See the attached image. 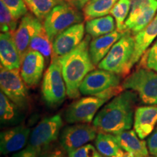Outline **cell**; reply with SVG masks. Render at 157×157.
I'll return each instance as SVG.
<instances>
[{"mask_svg": "<svg viewBox=\"0 0 157 157\" xmlns=\"http://www.w3.org/2000/svg\"><path fill=\"white\" fill-rule=\"evenodd\" d=\"M36 151L34 148L29 146L26 148L22 149V150L19 151L15 153L12 156V157H37Z\"/></svg>", "mask_w": 157, "mask_h": 157, "instance_id": "cell-36", "label": "cell"}, {"mask_svg": "<svg viewBox=\"0 0 157 157\" xmlns=\"http://www.w3.org/2000/svg\"><path fill=\"white\" fill-rule=\"evenodd\" d=\"M156 3L157 0H132L130 11L124 23L125 30H128L130 25L143 11Z\"/></svg>", "mask_w": 157, "mask_h": 157, "instance_id": "cell-29", "label": "cell"}, {"mask_svg": "<svg viewBox=\"0 0 157 157\" xmlns=\"http://www.w3.org/2000/svg\"><path fill=\"white\" fill-rule=\"evenodd\" d=\"M68 157H103L91 144H85L68 153Z\"/></svg>", "mask_w": 157, "mask_h": 157, "instance_id": "cell-33", "label": "cell"}, {"mask_svg": "<svg viewBox=\"0 0 157 157\" xmlns=\"http://www.w3.org/2000/svg\"><path fill=\"white\" fill-rule=\"evenodd\" d=\"M61 2H73L74 0H60Z\"/></svg>", "mask_w": 157, "mask_h": 157, "instance_id": "cell-38", "label": "cell"}, {"mask_svg": "<svg viewBox=\"0 0 157 157\" xmlns=\"http://www.w3.org/2000/svg\"><path fill=\"white\" fill-rule=\"evenodd\" d=\"M42 95L49 107H58L66 99L67 90L58 58H51L42 80Z\"/></svg>", "mask_w": 157, "mask_h": 157, "instance_id": "cell-5", "label": "cell"}, {"mask_svg": "<svg viewBox=\"0 0 157 157\" xmlns=\"http://www.w3.org/2000/svg\"><path fill=\"white\" fill-rule=\"evenodd\" d=\"M124 90H132L142 103L157 105V72L140 67L127 76L121 84Z\"/></svg>", "mask_w": 157, "mask_h": 157, "instance_id": "cell-6", "label": "cell"}, {"mask_svg": "<svg viewBox=\"0 0 157 157\" xmlns=\"http://www.w3.org/2000/svg\"><path fill=\"white\" fill-rule=\"evenodd\" d=\"M116 21L111 15L96 17L86 22L85 31L90 36L96 37L103 36L115 30Z\"/></svg>", "mask_w": 157, "mask_h": 157, "instance_id": "cell-23", "label": "cell"}, {"mask_svg": "<svg viewBox=\"0 0 157 157\" xmlns=\"http://www.w3.org/2000/svg\"><path fill=\"white\" fill-rule=\"evenodd\" d=\"M18 24V20L13 16L7 6L2 1H0V27L2 32H10L13 34Z\"/></svg>", "mask_w": 157, "mask_h": 157, "instance_id": "cell-30", "label": "cell"}, {"mask_svg": "<svg viewBox=\"0 0 157 157\" xmlns=\"http://www.w3.org/2000/svg\"><path fill=\"white\" fill-rule=\"evenodd\" d=\"M119 146L132 157L148 156L147 143L140 139L135 130H126L115 135Z\"/></svg>", "mask_w": 157, "mask_h": 157, "instance_id": "cell-19", "label": "cell"}, {"mask_svg": "<svg viewBox=\"0 0 157 157\" xmlns=\"http://www.w3.org/2000/svg\"><path fill=\"white\" fill-rule=\"evenodd\" d=\"M21 109L1 91L0 120L3 126H15L22 121Z\"/></svg>", "mask_w": 157, "mask_h": 157, "instance_id": "cell-22", "label": "cell"}, {"mask_svg": "<svg viewBox=\"0 0 157 157\" xmlns=\"http://www.w3.org/2000/svg\"><path fill=\"white\" fill-rule=\"evenodd\" d=\"M121 76L104 69L90 71L80 85V93L84 95L97 96L111 88L120 86Z\"/></svg>", "mask_w": 157, "mask_h": 157, "instance_id": "cell-10", "label": "cell"}, {"mask_svg": "<svg viewBox=\"0 0 157 157\" xmlns=\"http://www.w3.org/2000/svg\"><path fill=\"white\" fill-rule=\"evenodd\" d=\"M142 66L157 72V39L154 44L143 54L140 62V67Z\"/></svg>", "mask_w": 157, "mask_h": 157, "instance_id": "cell-32", "label": "cell"}, {"mask_svg": "<svg viewBox=\"0 0 157 157\" xmlns=\"http://www.w3.org/2000/svg\"><path fill=\"white\" fill-rule=\"evenodd\" d=\"M135 51V37L131 31H126L111 48L99 64L98 68L125 76L131 70V60Z\"/></svg>", "mask_w": 157, "mask_h": 157, "instance_id": "cell-3", "label": "cell"}, {"mask_svg": "<svg viewBox=\"0 0 157 157\" xmlns=\"http://www.w3.org/2000/svg\"><path fill=\"white\" fill-rule=\"evenodd\" d=\"M62 125V118L59 114L43 119L31 132L29 146L34 148L38 155L41 154L58 139Z\"/></svg>", "mask_w": 157, "mask_h": 157, "instance_id": "cell-8", "label": "cell"}, {"mask_svg": "<svg viewBox=\"0 0 157 157\" xmlns=\"http://www.w3.org/2000/svg\"><path fill=\"white\" fill-rule=\"evenodd\" d=\"M118 0H89L82 8L86 21L108 15Z\"/></svg>", "mask_w": 157, "mask_h": 157, "instance_id": "cell-25", "label": "cell"}, {"mask_svg": "<svg viewBox=\"0 0 157 157\" xmlns=\"http://www.w3.org/2000/svg\"><path fill=\"white\" fill-rule=\"evenodd\" d=\"M157 123L156 105L137 108L134 116V129L140 139H145L154 131Z\"/></svg>", "mask_w": 157, "mask_h": 157, "instance_id": "cell-16", "label": "cell"}, {"mask_svg": "<svg viewBox=\"0 0 157 157\" xmlns=\"http://www.w3.org/2000/svg\"><path fill=\"white\" fill-rule=\"evenodd\" d=\"M29 50L40 52L45 59H49L52 55V42L42 23L37 27L34 36L31 39Z\"/></svg>", "mask_w": 157, "mask_h": 157, "instance_id": "cell-24", "label": "cell"}, {"mask_svg": "<svg viewBox=\"0 0 157 157\" xmlns=\"http://www.w3.org/2000/svg\"><path fill=\"white\" fill-rule=\"evenodd\" d=\"M131 1L132 0H118L111 9L110 13L114 17L118 31H126L124 23L130 11Z\"/></svg>", "mask_w": 157, "mask_h": 157, "instance_id": "cell-27", "label": "cell"}, {"mask_svg": "<svg viewBox=\"0 0 157 157\" xmlns=\"http://www.w3.org/2000/svg\"><path fill=\"white\" fill-rule=\"evenodd\" d=\"M135 37V51L131 60V68L140 60L157 37V14L153 21Z\"/></svg>", "mask_w": 157, "mask_h": 157, "instance_id": "cell-20", "label": "cell"}, {"mask_svg": "<svg viewBox=\"0 0 157 157\" xmlns=\"http://www.w3.org/2000/svg\"><path fill=\"white\" fill-rule=\"evenodd\" d=\"M26 84L23 81L19 68L7 69L1 66V91L21 110L29 107L30 98Z\"/></svg>", "mask_w": 157, "mask_h": 157, "instance_id": "cell-7", "label": "cell"}, {"mask_svg": "<svg viewBox=\"0 0 157 157\" xmlns=\"http://www.w3.org/2000/svg\"><path fill=\"white\" fill-rule=\"evenodd\" d=\"M44 67V57L37 51L29 50L21 66V76L29 87H34L39 83Z\"/></svg>", "mask_w": 157, "mask_h": 157, "instance_id": "cell-14", "label": "cell"}, {"mask_svg": "<svg viewBox=\"0 0 157 157\" xmlns=\"http://www.w3.org/2000/svg\"><path fill=\"white\" fill-rule=\"evenodd\" d=\"M97 96H87L71 103L65 112V119L69 124L90 123L98 111L106 103Z\"/></svg>", "mask_w": 157, "mask_h": 157, "instance_id": "cell-9", "label": "cell"}, {"mask_svg": "<svg viewBox=\"0 0 157 157\" xmlns=\"http://www.w3.org/2000/svg\"><path fill=\"white\" fill-rule=\"evenodd\" d=\"M83 16L72 2H62L52 9L43 21L50 40L71 25L82 23Z\"/></svg>", "mask_w": 157, "mask_h": 157, "instance_id": "cell-4", "label": "cell"}, {"mask_svg": "<svg viewBox=\"0 0 157 157\" xmlns=\"http://www.w3.org/2000/svg\"><path fill=\"white\" fill-rule=\"evenodd\" d=\"M137 94L126 90L116 96L100 110L93 119L98 132L118 135L132 128Z\"/></svg>", "mask_w": 157, "mask_h": 157, "instance_id": "cell-1", "label": "cell"}, {"mask_svg": "<svg viewBox=\"0 0 157 157\" xmlns=\"http://www.w3.org/2000/svg\"><path fill=\"white\" fill-rule=\"evenodd\" d=\"M146 157H154V156H146Z\"/></svg>", "mask_w": 157, "mask_h": 157, "instance_id": "cell-39", "label": "cell"}, {"mask_svg": "<svg viewBox=\"0 0 157 157\" xmlns=\"http://www.w3.org/2000/svg\"><path fill=\"white\" fill-rule=\"evenodd\" d=\"M0 62L1 66L7 69L21 68V56L13 35L10 32H2L0 35Z\"/></svg>", "mask_w": 157, "mask_h": 157, "instance_id": "cell-17", "label": "cell"}, {"mask_svg": "<svg viewBox=\"0 0 157 157\" xmlns=\"http://www.w3.org/2000/svg\"><path fill=\"white\" fill-rule=\"evenodd\" d=\"M95 146L103 157H132L119 146L114 135L99 132L95 139Z\"/></svg>", "mask_w": 157, "mask_h": 157, "instance_id": "cell-21", "label": "cell"}, {"mask_svg": "<svg viewBox=\"0 0 157 157\" xmlns=\"http://www.w3.org/2000/svg\"><path fill=\"white\" fill-rule=\"evenodd\" d=\"M85 28L82 23L73 25L58 34L52 42L51 58H60L74 50L84 40Z\"/></svg>", "mask_w": 157, "mask_h": 157, "instance_id": "cell-12", "label": "cell"}, {"mask_svg": "<svg viewBox=\"0 0 157 157\" xmlns=\"http://www.w3.org/2000/svg\"><path fill=\"white\" fill-rule=\"evenodd\" d=\"M97 131L94 126L84 123L67 126L60 133V144L68 153L95 140Z\"/></svg>", "mask_w": 157, "mask_h": 157, "instance_id": "cell-11", "label": "cell"}, {"mask_svg": "<svg viewBox=\"0 0 157 157\" xmlns=\"http://www.w3.org/2000/svg\"><path fill=\"white\" fill-rule=\"evenodd\" d=\"M146 143L149 154L152 156L157 157V127L149 135Z\"/></svg>", "mask_w": 157, "mask_h": 157, "instance_id": "cell-34", "label": "cell"}, {"mask_svg": "<svg viewBox=\"0 0 157 157\" xmlns=\"http://www.w3.org/2000/svg\"><path fill=\"white\" fill-rule=\"evenodd\" d=\"M16 20L21 19L28 13V7L23 0H1Z\"/></svg>", "mask_w": 157, "mask_h": 157, "instance_id": "cell-31", "label": "cell"}, {"mask_svg": "<svg viewBox=\"0 0 157 157\" xmlns=\"http://www.w3.org/2000/svg\"><path fill=\"white\" fill-rule=\"evenodd\" d=\"M125 31H120L117 29L107 34L94 38L90 42V55L95 66L99 64L106 56L113 45L124 34Z\"/></svg>", "mask_w": 157, "mask_h": 157, "instance_id": "cell-18", "label": "cell"}, {"mask_svg": "<svg viewBox=\"0 0 157 157\" xmlns=\"http://www.w3.org/2000/svg\"><path fill=\"white\" fill-rule=\"evenodd\" d=\"M30 135V129L23 124L2 131L0 134L1 154L7 155L22 150L29 141Z\"/></svg>", "mask_w": 157, "mask_h": 157, "instance_id": "cell-13", "label": "cell"}, {"mask_svg": "<svg viewBox=\"0 0 157 157\" xmlns=\"http://www.w3.org/2000/svg\"><path fill=\"white\" fill-rule=\"evenodd\" d=\"M157 11V3L154 4L143 11L141 14L137 17L136 20L130 25L127 31H131L132 34L135 35L144 29L154 18Z\"/></svg>", "mask_w": 157, "mask_h": 157, "instance_id": "cell-28", "label": "cell"}, {"mask_svg": "<svg viewBox=\"0 0 157 157\" xmlns=\"http://www.w3.org/2000/svg\"><path fill=\"white\" fill-rule=\"evenodd\" d=\"M41 23L42 21H39L35 15L28 13L21 19L18 26L13 33V38L21 56V61L29 50L31 39Z\"/></svg>", "mask_w": 157, "mask_h": 157, "instance_id": "cell-15", "label": "cell"}, {"mask_svg": "<svg viewBox=\"0 0 157 157\" xmlns=\"http://www.w3.org/2000/svg\"><path fill=\"white\" fill-rule=\"evenodd\" d=\"M31 13L43 22L55 6L62 2L60 0H23Z\"/></svg>", "mask_w": 157, "mask_h": 157, "instance_id": "cell-26", "label": "cell"}, {"mask_svg": "<svg viewBox=\"0 0 157 157\" xmlns=\"http://www.w3.org/2000/svg\"><path fill=\"white\" fill-rule=\"evenodd\" d=\"M63 148L51 146L39 154L37 157H66Z\"/></svg>", "mask_w": 157, "mask_h": 157, "instance_id": "cell-35", "label": "cell"}, {"mask_svg": "<svg viewBox=\"0 0 157 157\" xmlns=\"http://www.w3.org/2000/svg\"><path fill=\"white\" fill-rule=\"evenodd\" d=\"M90 35L84 37L77 48L66 56L58 58L69 98L75 99L80 95L79 87L85 76L95 69L90 55Z\"/></svg>", "mask_w": 157, "mask_h": 157, "instance_id": "cell-2", "label": "cell"}, {"mask_svg": "<svg viewBox=\"0 0 157 157\" xmlns=\"http://www.w3.org/2000/svg\"><path fill=\"white\" fill-rule=\"evenodd\" d=\"M88 1H89V0H74L72 2H74V5H75L78 9H82L86 2Z\"/></svg>", "mask_w": 157, "mask_h": 157, "instance_id": "cell-37", "label": "cell"}]
</instances>
